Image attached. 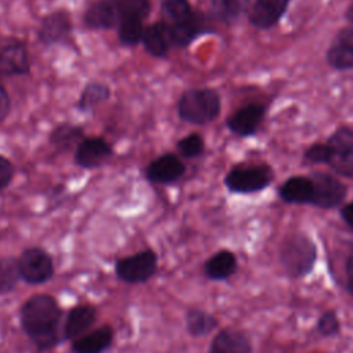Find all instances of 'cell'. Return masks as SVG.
Masks as SVG:
<instances>
[{"label":"cell","instance_id":"cell-1","mask_svg":"<svg viewBox=\"0 0 353 353\" xmlns=\"http://www.w3.org/2000/svg\"><path fill=\"white\" fill-rule=\"evenodd\" d=\"M61 314L58 301L48 294H36L22 305V330L39 350H48L58 343Z\"/></svg>","mask_w":353,"mask_h":353},{"label":"cell","instance_id":"cell-33","mask_svg":"<svg viewBox=\"0 0 353 353\" xmlns=\"http://www.w3.org/2000/svg\"><path fill=\"white\" fill-rule=\"evenodd\" d=\"M331 149L327 143H314L312 145L306 153H305V159L310 163H323V164H328L330 159H331Z\"/></svg>","mask_w":353,"mask_h":353},{"label":"cell","instance_id":"cell-36","mask_svg":"<svg viewBox=\"0 0 353 353\" xmlns=\"http://www.w3.org/2000/svg\"><path fill=\"white\" fill-rule=\"evenodd\" d=\"M345 273H346V290L353 296V248L350 250L346 258Z\"/></svg>","mask_w":353,"mask_h":353},{"label":"cell","instance_id":"cell-4","mask_svg":"<svg viewBox=\"0 0 353 353\" xmlns=\"http://www.w3.org/2000/svg\"><path fill=\"white\" fill-rule=\"evenodd\" d=\"M273 179V171L266 164H243L232 168L225 176V185L234 193H255L265 189Z\"/></svg>","mask_w":353,"mask_h":353},{"label":"cell","instance_id":"cell-5","mask_svg":"<svg viewBox=\"0 0 353 353\" xmlns=\"http://www.w3.org/2000/svg\"><path fill=\"white\" fill-rule=\"evenodd\" d=\"M116 276L128 284L148 281L157 270V255L152 250H143L125 258L117 259Z\"/></svg>","mask_w":353,"mask_h":353},{"label":"cell","instance_id":"cell-19","mask_svg":"<svg viewBox=\"0 0 353 353\" xmlns=\"http://www.w3.org/2000/svg\"><path fill=\"white\" fill-rule=\"evenodd\" d=\"M170 28V33H171V40H172V46H178V47H186L188 44H190L199 34L205 33L210 28L207 23V19L200 15L196 14L193 11V14L178 23H168Z\"/></svg>","mask_w":353,"mask_h":353},{"label":"cell","instance_id":"cell-25","mask_svg":"<svg viewBox=\"0 0 353 353\" xmlns=\"http://www.w3.org/2000/svg\"><path fill=\"white\" fill-rule=\"evenodd\" d=\"M110 98V88L99 81L87 83L83 88L77 102L76 109L80 112H90L98 105L106 102Z\"/></svg>","mask_w":353,"mask_h":353},{"label":"cell","instance_id":"cell-9","mask_svg":"<svg viewBox=\"0 0 353 353\" xmlns=\"http://www.w3.org/2000/svg\"><path fill=\"white\" fill-rule=\"evenodd\" d=\"M313 182L312 205L320 208H335L346 197V186L335 176L324 172H316L310 176Z\"/></svg>","mask_w":353,"mask_h":353},{"label":"cell","instance_id":"cell-27","mask_svg":"<svg viewBox=\"0 0 353 353\" xmlns=\"http://www.w3.org/2000/svg\"><path fill=\"white\" fill-rule=\"evenodd\" d=\"M250 7V0H211V11L223 22L236 21Z\"/></svg>","mask_w":353,"mask_h":353},{"label":"cell","instance_id":"cell-34","mask_svg":"<svg viewBox=\"0 0 353 353\" xmlns=\"http://www.w3.org/2000/svg\"><path fill=\"white\" fill-rule=\"evenodd\" d=\"M14 165L3 154H0V192L10 186L14 179Z\"/></svg>","mask_w":353,"mask_h":353},{"label":"cell","instance_id":"cell-32","mask_svg":"<svg viewBox=\"0 0 353 353\" xmlns=\"http://www.w3.org/2000/svg\"><path fill=\"white\" fill-rule=\"evenodd\" d=\"M317 330L324 336H334L339 334L341 321L335 310H325L317 321Z\"/></svg>","mask_w":353,"mask_h":353},{"label":"cell","instance_id":"cell-22","mask_svg":"<svg viewBox=\"0 0 353 353\" xmlns=\"http://www.w3.org/2000/svg\"><path fill=\"white\" fill-rule=\"evenodd\" d=\"M283 201L291 204H310L313 197V182L310 176H291L279 189Z\"/></svg>","mask_w":353,"mask_h":353},{"label":"cell","instance_id":"cell-18","mask_svg":"<svg viewBox=\"0 0 353 353\" xmlns=\"http://www.w3.org/2000/svg\"><path fill=\"white\" fill-rule=\"evenodd\" d=\"M252 345L245 332L234 328L221 330L212 339L208 353H251Z\"/></svg>","mask_w":353,"mask_h":353},{"label":"cell","instance_id":"cell-29","mask_svg":"<svg viewBox=\"0 0 353 353\" xmlns=\"http://www.w3.org/2000/svg\"><path fill=\"white\" fill-rule=\"evenodd\" d=\"M143 21L135 18L123 19L117 26V36L120 43L124 46H135L142 41L143 36Z\"/></svg>","mask_w":353,"mask_h":353},{"label":"cell","instance_id":"cell-26","mask_svg":"<svg viewBox=\"0 0 353 353\" xmlns=\"http://www.w3.org/2000/svg\"><path fill=\"white\" fill-rule=\"evenodd\" d=\"M218 327V320L212 314L200 310L190 309L186 313V330L192 336L208 335Z\"/></svg>","mask_w":353,"mask_h":353},{"label":"cell","instance_id":"cell-24","mask_svg":"<svg viewBox=\"0 0 353 353\" xmlns=\"http://www.w3.org/2000/svg\"><path fill=\"white\" fill-rule=\"evenodd\" d=\"M84 138V130L80 125L72 123H61L52 128L48 141L54 149L68 152L74 150Z\"/></svg>","mask_w":353,"mask_h":353},{"label":"cell","instance_id":"cell-6","mask_svg":"<svg viewBox=\"0 0 353 353\" xmlns=\"http://www.w3.org/2000/svg\"><path fill=\"white\" fill-rule=\"evenodd\" d=\"M19 274L28 284H43L54 276V263L50 254L39 247L22 251L18 258Z\"/></svg>","mask_w":353,"mask_h":353},{"label":"cell","instance_id":"cell-30","mask_svg":"<svg viewBox=\"0 0 353 353\" xmlns=\"http://www.w3.org/2000/svg\"><path fill=\"white\" fill-rule=\"evenodd\" d=\"M160 4L164 17L168 19V23L182 22L193 14L188 0H160Z\"/></svg>","mask_w":353,"mask_h":353},{"label":"cell","instance_id":"cell-21","mask_svg":"<svg viewBox=\"0 0 353 353\" xmlns=\"http://www.w3.org/2000/svg\"><path fill=\"white\" fill-rule=\"evenodd\" d=\"M113 341V330L110 325H102L91 332L81 335L72 342L74 353H103Z\"/></svg>","mask_w":353,"mask_h":353},{"label":"cell","instance_id":"cell-17","mask_svg":"<svg viewBox=\"0 0 353 353\" xmlns=\"http://www.w3.org/2000/svg\"><path fill=\"white\" fill-rule=\"evenodd\" d=\"M97 319V310L91 305H77L69 310L63 324V338L74 341L88 331Z\"/></svg>","mask_w":353,"mask_h":353},{"label":"cell","instance_id":"cell-38","mask_svg":"<svg viewBox=\"0 0 353 353\" xmlns=\"http://www.w3.org/2000/svg\"><path fill=\"white\" fill-rule=\"evenodd\" d=\"M346 18H347V21L353 25V3H352V6L349 7V10L346 11Z\"/></svg>","mask_w":353,"mask_h":353},{"label":"cell","instance_id":"cell-14","mask_svg":"<svg viewBox=\"0 0 353 353\" xmlns=\"http://www.w3.org/2000/svg\"><path fill=\"white\" fill-rule=\"evenodd\" d=\"M327 62L338 70L353 68V26L341 29L327 51Z\"/></svg>","mask_w":353,"mask_h":353},{"label":"cell","instance_id":"cell-35","mask_svg":"<svg viewBox=\"0 0 353 353\" xmlns=\"http://www.w3.org/2000/svg\"><path fill=\"white\" fill-rule=\"evenodd\" d=\"M11 109V101L7 90L4 85L0 83V124L7 119L8 113Z\"/></svg>","mask_w":353,"mask_h":353},{"label":"cell","instance_id":"cell-8","mask_svg":"<svg viewBox=\"0 0 353 353\" xmlns=\"http://www.w3.org/2000/svg\"><path fill=\"white\" fill-rule=\"evenodd\" d=\"M331 149L328 165L339 175L353 178V130L338 128L325 142Z\"/></svg>","mask_w":353,"mask_h":353},{"label":"cell","instance_id":"cell-16","mask_svg":"<svg viewBox=\"0 0 353 353\" xmlns=\"http://www.w3.org/2000/svg\"><path fill=\"white\" fill-rule=\"evenodd\" d=\"M265 116V108L256 103L247 105L234 112L229 120L228 127L237 135L248 137L256 132Z\"/></svg>","mask_w":353,"mask_h":353},{"label":"cell","instance_id":"cell-23","mask_svg":"<svg viewBox=\"0 0 353 353\" xmlns=\"http://www.w3.org/2000/svg\"><path fill=\"white\" fill-rule=\"evenodd\" d=\"M204 273L208 279L221 281L232 277L237 270L236 255L229 250H221L204 262Z\"/></svg>","mask_w":353,"mask_h":353},{"label":"cell","instance_id":"cell-28","mask_svg":"<svg viewBox=\"0 0 353 353\" xmlns=\"http://www.w3.org/2000/svg\"><path fill=\"white\" fill-rule=\"evenodd\" d=\"M21 280L18 259L6 256L0 259V294L11 292Z\"/></svg>","mask_w":353,"mask_h":353},{"label":"cell","instance_id":"cell-15","mask_svg":"<svg viewBox=\"0 0 353 353\" xmlns=\"http://www.w3.org/2000/svg\"><path fill=\"white\" fill-rule=\"evenodd\" d=\"M290 0H256L248 14L250 22L258 29L274 26L284 15Z\"/></svg>","mask_w":353,"mask_h":353},{"label":"cell","instance_id":"cell-37","mask_svg":"<svg viewBox=\"0 0 353 353\" xmlns=\"http://www.w3.org/2000/svg\"><path fill=\"white\" fill-rule=\"evenodd\" d=\"M341 216L345 221V223L353 229V201L345 204L341 210Z\"/></svg>","mask_w":353,"mask_h":353},{"label":"cell","instance_id":"cell-11","mask_svg":"<svg viewBox=\"0 0 353 353\" xmlns=\"http://www.w3.org/2000/svg\"><path fill=\"white\" fill-rule=\"evenodd\" d=\"M123 21V11L119 0H98L92 3L83 15L88 29H113Z\"/></svg>","mask_w":353,"mask_h":353},{"label":"cell","instance_id":"cell-13","mask_svg":"<svg viewBox=\"0 0 353 353\" xmlns=\"http://www.w3.org/2000/svg\"><path fill=\"white\" fill-rule=\"evenodd\" d=\"M185 172V164L174 153H165L148 164L145 175L152 183L167 185L178 181Z\"/></svg>","mask_w":353,"mask_h":353},{"label":"cell","instance_id":"cell-3","mask_svg":"<svg viewBox=\"0 0 353 353\" xmlns=\"http://www.w3.org/2000/svg\"><path fill=\"white\" fill-rule=\"evenodd\" d=\"M221 110V98L215 90H189L179 98V117L188 123L205 124L216 119Z\"/></svg>","mask_w":353,"mask_h":353},{"label":"cell","instance_id":"cell-10","mask_svg":"<svg viewBox=\"0 0 353 353\" xmlns=\"http://www.w3.org/2000/svg\"><path fill=\"white\" fill-rule=\"evenodd\" d=\"M113 154L110 143L101 137H85L74 149V164L84 170L103 165Z\"/></svg>","mask_w":353,"mask_h":353},{"label":"cell","instance_id":"cell-2","mask_svg":"<svg viewBox=\"0 0 353 353\" xmlns=\"http://www.w3.org/2000/svg\"><path fill=\"white\" fill-rule=\"evenodd\" d=\"M279 258L287 276L301 279L313 270L317 248L305 233H292L283 240Z\"/></svg>","mask_w":353,"mask_h":353},{"label":"cell","instance_id":"cell-12","mask_svg":"<svg viewBox=\"0 0 353 353\" xmlns=\"http://www.w3.org/2000/svg\"><path fill=\"white\" fill-rule=\"evenodd\" d=\"M72 18L65 10H57L47 14L39 26L37 37L44 46H54L65 41L72 32Z\"/></svg>","mask_w":353,"mask_h":353},{"label":"cell","instance_id":"cell-31","mask_svg":"<svg viewBox=\"0 0 353 353\" xmlns=\"http://www.w3.org/2000/svg\"><path fill=\"white\" fill-rule=\"evenodd\" d=\"M176 149L183 157L190 159L203 153L204 142L199 134H189L176 143Z\"/></svg>","mask_w":353,"mask_h":353},{"label":"cell","instance_id":"cell-20","mask_svg":"<svg viewBox=\"0 0 353 353\" xmlns=\"http://www.w3.org/2000/svg\"><path fill=\"white\" fill-rule=\"evenodd\" d=\"M142 43L145 50L153 57H164L172 46L171 33L167 22H154L145 28Z\"/></svg>","mask_w":353,"mask_h":353},{"label":"cell","instance_id":"cell-7","mask_svg":"<svg viewBox=\"0 0 353 353\" xmlns=\"http://www.w3.org/2000/svg\"><path fill=\"white\" fill-rule=\"evenodd\" d=\"M30 72L26 44L17 37H0V76H25Z\"/></svg>","mask_w":353,"mask_h":353}]
</instances>
